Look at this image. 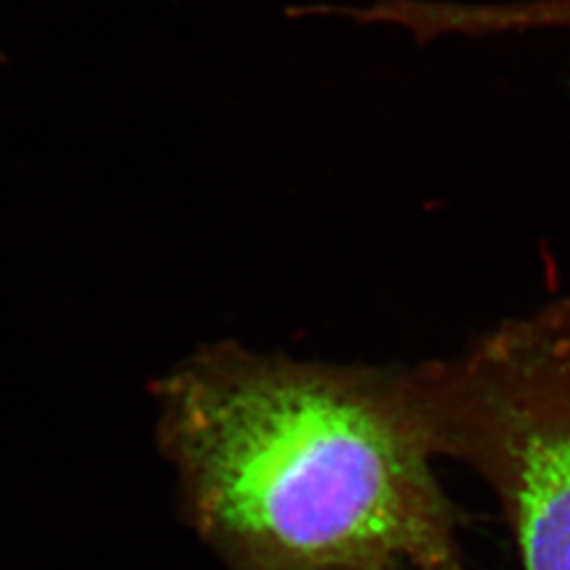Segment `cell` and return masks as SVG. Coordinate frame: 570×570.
<instances>
[{
  "mask_svg": "<svg viewBox=\"0 0 570 570\" xmlns=\"http://www.w3.org/2000/svg\"><path fill=\"white\" fill-rule=\"evenodd\" d=\"M157 391L188 505L235 570H461L412 367L223 343Z\"/></svg>",
  "mask_w": 570,
  "mask_h": 570,
  "instance_id": "6da1fadb",
  "label": "cell"
},
{
  "mask_svg": "<svg viewBox=\"0 0 570 570\" xmlns=\"http://www.w3.org/2000/svg\"><path fill=\"white\" fill-rule=\"evenodd\" d=\"M412 372L429 446L482 475L524 570H570V298Z\"/></svg>",
  "mask_w": 570,
  "mask_h": 570,
  "instance_id": "7a4b0ae2",
  "label": "cell"
},
{
  "mask_svg": "<svg viewBox=\"0 0 570 570\" xmlns=\"http://www.w3.org/2000/svg\"><path fill=\"white\" fill-rule=\"evenodd\" d=\"M513 23L524 35L570 30V0H520Z\"/></svg>",
  "mask_w": 570,
  "mask_h": 570,
  "instance_id": "3957f363",
  "label": "cell"
}]
</instances>
